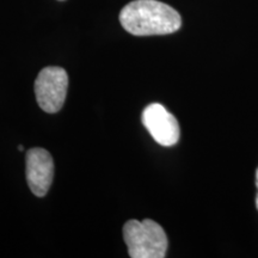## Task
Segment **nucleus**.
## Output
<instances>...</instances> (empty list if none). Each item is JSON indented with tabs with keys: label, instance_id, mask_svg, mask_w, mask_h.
Segmentation results:
<instances>
[{
	"label": "nucleus",
	"instance_id": "obj_1",
	"mask_svg": "<svg viewBox=\"0 0 258 258\" xmlns=\"http://www.w3.org/2000/svg\"><path fill=\"white\" fill-rule=\"evenodd\" d=\"M120 22L134 36L169 35L182 27L180 15L171 6L157 0H134L121 10Z\"/></svg>",
	"mask_w": 258,
	"mask_h": 258
},
{
	"label": "nucleus",
	"instance_id": "obj_5",
	"mask_svg": "<svg viewBox=\"0 0 258 258\" xmlns=\"http://www.w3.org/2000/svg\"><path fill=\"white\" fill-rule=\"evenodd\" d=\"M25 173L29 188L35 196L42 198L48 192L54 178V161L47 150L35 147L27 152Z\"/></svg>",
	"mask_w": 258,
	"mask_h": 258
},
{
	"label": "nucleus",
	"instance_id": "obj_3",
	"mask_svg": "<svg viewBox=\"0 0 258 258\" xmlns=\"http://www.w3.org/2000/svg\"><path fill=\"white\" fill-rule=\"evenodd\" d=\"M69 89V76L61 67H46L35 80V95L42 110L49 114L62 108Z\"/></svg>",
	"mask_w": 258,
	"mask_h": 258
},
{
	"label": "nucleus",
	"instance_id": "obj_4",
	"mask_svg": "<svg viewBox=\"0 0 258 258\" xmlns=\"http://www.w3.org/2000/svg\"><path fill=\"white\" fill-rule=\"evenodd\" d=\"M141 121L156 143L161 146L171 147L178 143L180 135L178 121L164 105L159 103L147 105L143 111Z\"/></svg>",
	"mask_w": 258,
	"mask_h": 258
},
{
	"label": "nucleus",
	"instance_id": "obj_6",
	"mask_svg": "<svg viewBox=\"0 0 258 258\" xmlns=\"http://www.w3.org/2000/svg\"><path fill=\"white\" fill-rule=\"evenodd\" d=\"M256 185H257V189H258V169L256 171ZM256 207L258 209V194H257V198H256Z\"/></svg>",
	"mask_w": 258,
	"mask_h": 258
},
{
	"label": "nucleus",
	"instance_id": "obj_7",
	"mask_svg": "<svg viewBox=\"0 0 258 258\" xmlns=\"http://www.w3.org/2000/svg\"><path fill=\"white\" fill-rule=\"evenodd\" d=\"M18 150H19V151H21V152H22V151H23V150H24V148H23V146H22V145H19V146H18Z\"/></svg>",
	"mask_w": 258,
	"mask_h": 258
},
{
	"label": "nucleus",
	"instance_id": "obj_2",
	"mask_svg": "<svg viewBox=\"0 0 258 258\" xmlns=\"http://www.w3.org/2000/svg\"><path fill=\"white\" fill-rule=\"evenodd\" d=\"M123 239L132 258H163L169 245L165 231L151 219L125 222Z\"/></svg>",
	"mask_w": 258,
	"mask_h": 258
}]
</instances>
